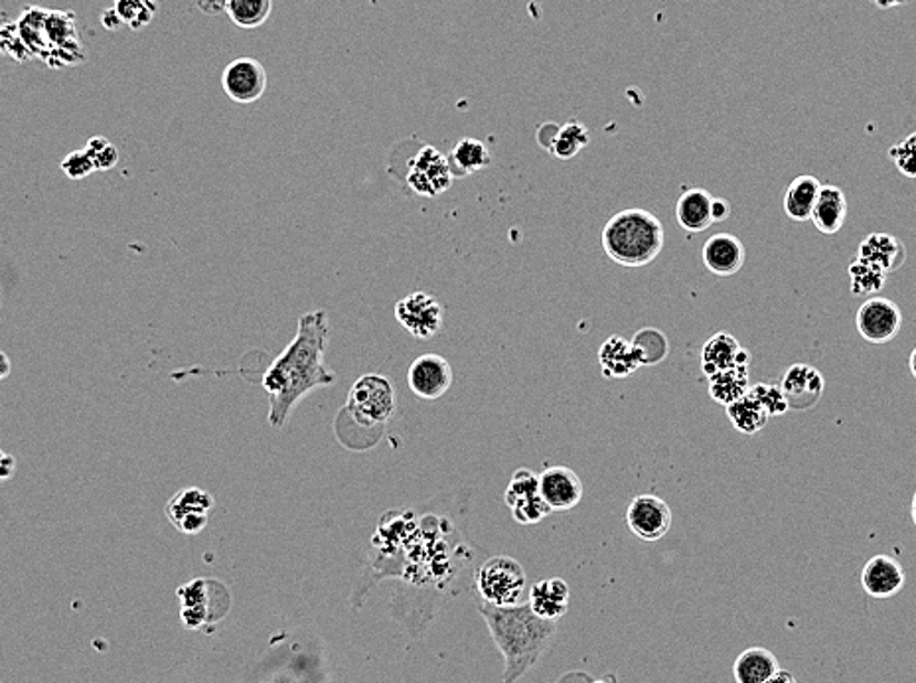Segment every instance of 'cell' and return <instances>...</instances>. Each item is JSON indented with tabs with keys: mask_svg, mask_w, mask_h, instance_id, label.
<instances>
[{
	"mask_svg": "<svg viewBox=\"0 0 916 683\" xmlns=\"http://www.w3.org/2000/svg\"><path fill=\"white\" fill-rule=\"evenodd\" d=\"M330 327L324 310L302 314L297 334L263 375V389L269 395L267 421L273 429H283L290 413L318 387L337 384L338 375L324 364Z\"/></svg>",
	"mask_w": 916,
	"mask_h": 683,
	"instance_id": "obj_1",
	"label": "cell"
},
{
	"mask_svg": "<svg viewBox=\"0 0 916 683\" xmlns=\"http://www.w3.org/2000/svg\"><path fill=\"white\" fill-rule=\"evenodd\" d=\"M496 647L504 655V683H514L540 662L557 632V620H545L533 612L530 602L494 607L480 602Z\"/></svg>",
	"mask_w": 916,
	"mask_h": 683,
	"instance_id": "obj_2",
	"label": "cell"
},
{
	"mask_svg": "<svg viewBox=\"0 0 916 683\" xmlns=\"http://www.w3.org/2000/svg\"><path fill=\"white\" fill-rule=\"evenodd\" d=\"M600 244L608 259L620 267H645L664 249V227L652 212L628 207L608 220Z\"/></svg>",
	"mask_w": 916,
	"mask_h": 683,
	"instance_id": "obj_3",
	"label": "cell"
},
{
	"mask_svg": "<svg viewBox=\"0 0 916 683\" xmlns=\"http://www.w3.org/2000/svg\"><path fill=\"white\" fill-rule=\"evenodd\" d=\"M390 174L403 180L412 194L422 198L440 196L457 180L450 170L449 159L440 150L417 139H413V150H403L402 142L393 147Z\"/></svg>",
	"mask_w": 916,
	"mask_h": 683,
	"instance_id": "obj_4",
	"label": "cell"
},
{
	"mask_svg": "<svg viewBox=\"0 0 916 683\" xmlns=\"http://www.w3.org/2000/svg\"><path fill=\"white\" fill-rule=\"evenodd\" d=\"M397 412V394L392 382L380 374L362 375L348 394V419L364 431H380Z\"/></svg>",
	"mask_w": 916,
	"mask_h": 683,
	"instance_id": "obj_5",
	"label": "cell"
},
{
	"mask_svg": "<svg viewBox=\"0 0 916 683\" xmlns=\"http://www.w3.org/2000/svg\"><path fill=\"white\" fill-rule=\"evenodd\" d=\"M477 589L480 599L494 607H514L525 589L522 563L508 555H496L478 567Z\"/></svg>",
	"mask_w": 916,
	"mask_h": 683,
	"instance_id": "obj_6",
	"label": "cell"
},
{
	"mask_svg": "<svg viewBox=\"0 0 916 683\" xmlns=\"http://www.w3.org/2000/svg\"><path fill=\"white\" fill-rule=\"evenodd\" d=\"M395 320L417 340H430L443 330L445 309L429 292H409L395 305Z\"/></svg>",
	"mask_w": 916,
	"mask_h": 683,
	"instance_id": "obj_7",
	"label": "cell"
},
{
	"mask_svg": "<svg viewBox=\"0 0 916 683\" xmlns=\"http://www.w3.org/2000/svg\"><path fill=\"white\" fill-rule=\"evenodd\" d=\"M504 502L518 524H537L552 514L540 492V477L530 468H518L512 474L505 487Z\"/></svg>",
	"mask_w": 916,
	"mask_h": 683,
	"instance_id": "obj_8",
	"label": "cell"
},
{
	"mask_svg": "<svg viewBox=\"0 0 916 683\" xmlns=\"http://www.w3.org/2000/svg\"><path fill=\"white\" fill-rule=\"evenodd\" d=\"M855 327L865 342L888 344L901 332L903 312L895 300L873 297V299L865 300L858 310Z\"/></svg>",
	"mask_w": 916,
	"mask_h": 683,
	"instance_id": "obj_9",
	"label": "cell"
},
{
	"mask_svg": "<svg viewBox=\"0 0 916 683\" xmlns=\"http://www.w3.org/2000/svg\"><path fill=\"white\" fill-rule=\"evenodd\" d=\"M214 508V497L202 488H182L170 498L164 508L170 524L177 527L180 534L196 535L204 532L207 525V515Z\"/></svg>",
	"mask_w": 916,
	"mask_h": 683,
	"instance_id": "obj_10",
	"label": "cell"
},
{
	"mask_svg": "<svg viewBox=\"0 0 916 683\" xmlns=\"http://www.w3.org/2000/svg\"><path fill=\"white\" fill-rule=\"evenodd\" d=\"M672 510L662 498L652 494L636 497L627 508L628 530L642 542H658L672 527Z\"/></svg>",
	"mask_w": 916,
	"mask_h": 683,
	"instance_id": "obj_11",
	"label": "cell"
},
{
	"mask_svg": "<svg viewBox=\"0 0 916 683\" xmlns=\"http://www.w3.org/2000/svg\"><path fill=\"white\" fill-rule=\"evenodd\" d=\"M455 380L452 365L439 354H423L407 370V385L425 402H435L447 394Z\"/></svg>",
	"mask_w": 916,
	"mask_h": 683,
	"instance_id": "obj_12",
	"label": "cell"
},
{
	"mask_svg": "<svg viewBox=\"0 0 916 683\" xmlns=\"http://www.w3.org/2000/svg\"><path fill=\"white\" fill-rule=\"evenodd\" d=\"M222 85L225 95L235 104H255L267 92V70L253 57H237L225 67Z\"/></svg>",
	"mask_w": 916,
	"mask_h": 683,
	"instance_id": "obj_13",
	"label": "cell"
},
{
	"mask_svg": "<svg viewBox=\"0 0 916 683\" xmlns=\"http://www.w3.org/2000/svg\"><path fill=\"white\" fill-rule=\"evenodd\" d=\"M780 389L790 412H810L823 395V375L810 364L790 365L782 375Z\"/></svg>",
	"mask_w": 916,
	"mask_h": 683,
	"instance_id": "obj_14",
	"label": "cell"
},
{
	"mask_svg": "<svg viewBox=\"0 0 916 683\" xmlns=\"http://www.w3.org/2000/svg\"><path fill=\"white\" fill-rule=\"evenodd\" d=\"M540 492L552 512H569L583 500V480L569 467H550L540 474Z\"/></svg>",
	"mask_w": 916,
	"mask_h": 683,
	"instance_id": "obj_15",
	"label": "cell"
},
{
	"mask_svg": "<svg viewBox=\"0 0 916 683\" xmlns=\"http://www.w3.org/2000/svg\"><path fill=\"white\" fill-rule=\"evenodd\" d=\"M861 587L873 599H891L905 587V569L888 555H875L861 572Z\"/></svg>",
	"mask_w": 916,
	"mask_h": 683,
	"instance_id": "obj_16",
	"label": "cell"
},
{
	"mask_svg": "<svg viewBox=\"0 0 916 683\" xmlns=\"http://www.w3.org/2000/svg\"><path fill=\"white\" fill-rule=\"evenodd\" d=\"M703 265L717 277H731L745 265V247L737 235L715 234L703 245Z\"/></svg>",
	"mask_w": 916,
	"mask_h": 683,
	"instance_id": "obj_17",
	"label": "cell"
},
{
	"mask_svg": "<svg viewBox=\"0 0 916 683\" xmlns=\"http://www.w3.org/2000/svg\"><path fill=\"white\" fill-rule=\"evenodd\" d=\"M715 198L705 188L685 190L675 204V220L688 234H702L715 224Z\"/></svg>",
	"mask_w": 916,
	"mask_h": 683,
	"instance_id": "obj_18",
	"label": "cell"
},
{
	"mask_svg": "<svg viewBox=\"0 0 916 683\" xmlns=\"http://www.w3.org/2000/svg\"><path fill=\"white\" fill-rule=\"evenodd\" d=\"M737 364L750 365L748 350L741 346L737 338L729 332H717L705 342L702 350L703 374H717L721 370H727Z\"/></svg>",
	"mask_w": 916,
	"mask_h": 683,
	"instance_id": "obj_19",
	"label": "cell"
},
{
	"mask_svg": "<svg viewBox=\"0 0 916 683\" xmlns=\"http://www.w3.org/2000/svg\"><path fill=\"white\" fill-rule=\"evenodd\" d=\"M858 257L880 265L883 271L891 275L898 271L907 262V247L893 234L875 232L861 242Z\"/></svg>",
	"mask_w": 916,
	"mask_h": 683,
	"instance_id": "obj_20",
	"label": "cell"
},
{
	"mask_svg": "<svg viewBox=\"0 0 916 683\" xmlns=\"http://www.w3.org/2000/svg\"><path fill=\"white\" fill-rule=\"evenodd\" d=\"M813 225L823 235L838 234L848 220V198L842 188L822 184L812 210Z\"/></svg>",
	"mask_w": 916,
	"mask_h": 683,
	"instance_id": "obj_21",
	"label": "cell"
},
{
	"mask_svg": "<svg viewBox=\"0 0 916 683\" xmlns=\"http://www.w3.org/2000/svg\"><path fill=\"white\" fill-rule=\"evenodd\" d=\"M569 585L560 577L543 579L530 589V607L537 617L560 620L569 609Z\"/></svg>",
	"mask_w": 916,
	"mask_h": 683,
	"instance_id": "obj_22",
	"label": "cell"
},
{
	"mask_svg": "<svg viewBox=\"0 0 916 683\" xmlns=\"http://www.w3.org/2000/svg\"><path fill=\"white\" fill-rule=\"evenodd\" d=\"M600 372L608 380H625L640 367V357L632 342L622 337H610L599 350Z\"/></svg>",
	"mask_w": 916,
	"mask_h": 683,
	"instance_id": "obj_23",
	"label": "cell"
},
{
	"mask_svg": "<svg viewBox=\"0 0 916 683\" xmlns=\"http://www.w3.org/2000/svg\"><path fill=\"white\" fill-rule=\"evenodd\" d=\"M778 670L780 665L770 650L753 647L737 655L733 664V677L737 683H765Z\"/></svg>",
	"mask_w": 916,
	"mask_h": 683,
	"instance_id": "obj_24",
	"label": "cell"
},
{
	"mask_svg": "<svg viewBox=\"0 0 916 683\" xmlns=\"http://www.w3.org/2000/svg\"><path fill=\"white\" fill-rule=\"evenodd\" d=\"M707 389H710L711 399L720 403V405H729V403L737 402L743 395L748 394L750 389V380H748V364H737L727 370H721L717 374L707 375Z\"/></svg>",
	"mask_w": 916,
	"mask_h": 683,
	"instance_id": "obj_25",
	"label": "cell"
},
{
	"mask_svg": "<svg viewBox=\"0 0 916 683\" xmlns=\"http://www.w3.org/2000/svg\"><path fill=\"white\" fill-rule=\"evenodd\" d=\"M820 188H822V182L810 174H802L792 180L790 186L786 188V216L795 222H808L812 217L813 204L820 194Z\"/></svg>",
	"mask_w": 916,
	"mask_h": 683,
	"instance_id": "obj_26",
	"label": "cell"
},
{
	"mask_svg": "<svg viewBox=\"0 0 916 683\" xmlns=\"http://www.w3.org/2000/svg\"><path fill=\"white\" fill-rule=\"evenodd\" d=\"M725 413H727L731 425L745 437H753V435L763 431L767 427L768 419H770L767 409L758 403L757 397H753L750 394L743 395L737 402L729 403L725 407Z\"/></svg>",
	"mask_w": 916,
	"mask_h": 683,
	"instance_id": "obj_27",
	"label": "cell"
},
{
	"mask_svg": "<svg viewBox=\"0 0 916 683\" xmlns=\"http://www.w3.org/2000/svg\"><path fill=\"white\" fill-rule=\"evenodd\" d=\"M447 159H449L450 170H452L455 179H467L478 170L487 169L488 164L492 162L487 145L477 141V139H462L458 145H455V149L450 150Z\"/></svg>",
	"mask_w": 916,
	"mask_h": 683,
	"instance_id": "obj_28",
	"label": "cell"
},
{
	"mask_svg": "<svg viewBox=\"0 0 916 683\" xmlns=\"http://www.w3.org/2000/svg\"><path fill=\"white\" fill-rule=\"evenodd\" d=\"M851 292L855 297H863V295H877L885 282H887V273L881 269L880 265L867 262L863 257H855L851 259L850 267Z\"/></svg>",
	"mask_w": 916,
	"mask_h": 683,
	"instance_id": "obj_29",
	"label": "cell"
},
{
	"mask_svg": "<svg viewBox=\"0 0 916 683\" xmlns=\"http://www.w3.org/2000/svg\"><path fill=\"white\" fill-rule=\"evenodd\" d=\"M273 0H227V14L239 29H257L271 17Z\"/></svg>",
	"mask_w": 916,
	"mask_h": 683,
	"instance_id": "obj_30",
	"label": "cell"
},
{
	"mask_svg": "<svg viewBox=\"0 0 916 683\" xmlns=\"http://www.w3.org/2000/svg\"><path fill=\"white\" fill-rule=\"evenodd\" d=\"M630 342H632L642 365L660 364L668 356V338L658 328L650 327L638 330Z\"/></svg>",
	"mask_w": 916,
	"mask_h": 683,
	"instance_id": "obj_31",
	"label": "cell"
},
{
	"mask_svg": "<svg viewBox=\"0 0 916 683\" xmlns=\"http://www.w3.org/2000/svg\"><path fill=\"white\" fill-rule=\"evenodd\" d=\"M590 135L589 129L579 121H569L567 125L560 127L557 139L553 142L550 154L555 159L569 160L577 157L581 150L589 145Z\"/></svg>",
	"mask_w": 916,
	"mask_h": 683,
	"instance_id": "obj_32",
	"label": "cell"
},
{
	"mask_svg": "<svg viewBox=\"0 0 916 683\" xmlns=\"http://www.w3.org/2000/svg\"><path fill=\"white\" fill-rule=\"evenodd\" d=\"M888 157L903 177L916 179V132L908 135L905 141L893 145L888 150Z\"/></svg>",
	"mask_w": 916,
	"mask_h": 683,
	"instance_id": "obj_33",
	"label": "cell"
},
{
	"mask_svg": "<svg viewBox=\"0 0 916 683\" xmlns=\"http://www.w3.org/2000/svg\"><path fill=\"white\" fill-rule=\"evenodd\" d=\"M748 394L757 397L758 403L767 409L770 417H780V415H785L788 412V403H786V397L782 394V389H780V385H750Z\"/></svg>",
	"mask_w": 916,
	"mask_h": 683,
	"instance_id": "obj_34",
	"label": "cell"
},
{
	"mask_svg": "<svg viewBox=\"0 0 916 683\" xmlns=\"http://www.w3.org/2000/svg\"><path fill=\"white\" fill-rule=\"evenodd\" d=\"M85 152L94 160L95 170H111L119 162V152L115 145L104 137H94L85 145Z\"/></svg>",
	"mask_w": 916,
	"mask_h": 683,
	"instance_id": "obj_35",
	"label": "cell"
},
{
	"mask_svg": "<svg viewBox=\"0 0 916 683\" xmlns=\"http://www.w3.org/2000/svg\"><path fill=\"white\" fill-rule=\"evenodd\" d=\"M62 170L66 172L67 179L82 180L87 179L92 172H95V164L92 157L84 150H74L70 152L66 159L62 160Z\"/></svg>",
	"mask_w": 916,
	"mask_h": 683,
	"instance_id": "obj_36",
	"label": "cell"
},
{
	"mask_svg": "<svg viewBox=\"0 0 916 683\" xmlns=\"http://www.w3.org/2000/svg\"><path fill=\"white\" fill-rule=\"evenodd\" d=\"M557 132H560V127H557V125H553V122H543L542 127L537 129V142L542 145L543 149L550 150L552 149L555 139H557Z\"/></svg>",
	"mask_w": 916,
	"mask_h": 683,
	"instance_id": "obj_37",
	"label": "cell"
},
{
	"mask_svg": "<svg viewBox=\"0 0 916 683\" xmlns=\"http://www.w3.org/2000/svg\"><path fill=\"white\" fill-rule=\"evenodd\" d=\"M14 470H17V460L12 459L9 452L0 450V482L9 480L14 474Z\"/></svg>",
	"mask_w": 916,
	"mask_h": 683,
	"instance_id": "obj_38",
	"label": "cell"
},
{
	"mask_svg": "<svg viewBox=\"0 0 916 683\" xmlns=\"http://www.w3.org/2000/svg\"><path fill=\"white\" fill-rule=\"evenodd\" d=\"M731 214V204L727 200H723V198H715V204H713V216H715V224H720V222H725Z\"/></svg>",
	"mask_w": 916,
	"mask_h": 683,
	"instance_id": "obj_39",
	"label": "cell"
},
{
	"mask_svg": "<svg viewBox=\"0 0 916 683\" xmlns=\"http://www.w3.org/2000/svg\"><path fill=\"white\" fill-rule=\"evenodd\" d=\"M765 683H798L795 674L786 672V670H778L775 675H770Z\"/></svg>",
	"mask_w": 916,
	"mask_h": 683,
	"instance_id": "obj_40",
	"label": "cell"
},
{
	"mask_svg": "<svg viewBox=\"0 0 916 683\" xmlns=\"http://www.w3.org/2000/svg\"><path fill=\"white\" fill-rule=\"evenodd\" d=\"M877 9L881 10H891L897 9V7H903V4H907L908 0H871Z\"/></svg>",
	"mask_w": 916,
	"mask_h": 683,
	"instance_id": "obj_41",
	"label": "cell"
},
{
	"mask_svg": "<svg viewBox=\"0 0 916 683\" xmlns=\"http://www.w3.org/2000/svg\"><path fill=\"white\" fill-rule=\"evenodd\" d=\"M10 374V362L7 354L0 352V380H4Z\"/></svg>",
	"mask_w": 916,
	"mask_h": 683,
	"instance_id": "obj_42",
	"label": "cell"
},
{
	"mask_svg": "<svg viewBox=\"0 0 916 683\" xmlns=\"http://www.w3.org/2000/svg\"><path fill=\"white\" fill-rule=\"evenodd\" d=\"M908 367H910V374L916 380V348L910 352V357H908Z\"/></svg>",
	"mask_w": 916,
	"mask_h": 683,
	"instance_id": "obj_43",
	"label": "cell"
},
{
	"mask_svg": "<svg viewBox=\"0 0 916 683\" xmlns=\"http://www.w3.org/2000/svg\"><path fill=\"white\" fill-rule=\"evenodd\" d=\"M910 517H913V524L916 525V492L913 497V504H910Z\"/></svg>",
	"mask_w": 916,
	"mask_h": 683,
	"instance_id": "obj_44",
	"label": "cell"
},
{
	"mask_svg": "<svg viewBox=\"0 0 916 683\" xmlns=\"http://www.w3.org/2000/svg\"><path fill=\"white\" fill-rule=\"evenodd\" d=\"M593 683H617V677L615 675H607L605 680H600V682H593Z\"/></svg>",
	"mask_w": 916,
	"mask_h": 683,
	"instance_id": "obj_45",
	"label": "cell"
}]
</instances>
